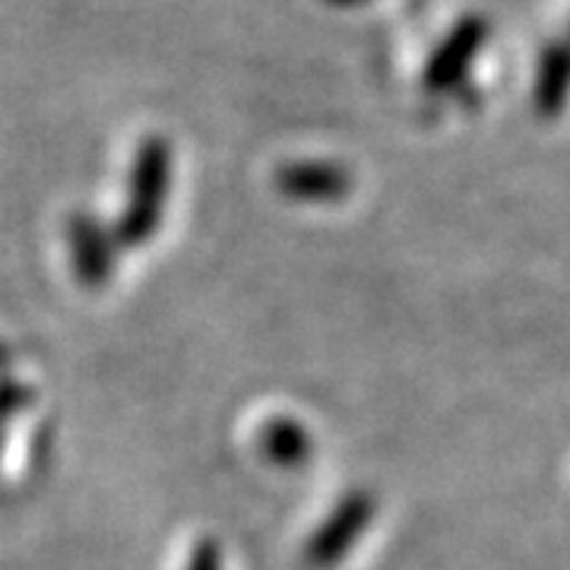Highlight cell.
<instances>
[{"label": "cell", "mask_w": 570, "mask_h": 570, "mask_svg": "<svg viewBox=\"0 0 570 570\" xmlns=\"http://www.w3.org/2000/svg\"><path fill=\"white\" fill-rule=\"evenodd\" d=\"M168 187H171V142L165 137H146L137 146L130 168L127 209L118 223L121 245H146L159 232Z\"/></svg>", "instance_id": "obj_1"}, {"label": "cell", "mask_w": 570, "mask_h": 570, "mask_svg": "<svg viewBox=\"0 0 570 570\" xmlns=\"http://www.w3.org/2000/svg\"><path fill=\"white\" fill-rule=\"evenodd\" d=\"M489 39V20L479 13H466L453 22L444 41L434 48L425 67V89L428 92H450L466 80L469 67L475 63L482 45Z\"/></svg>", "instance_id": "obj_2"}, {"label": "cell", "mask_w": 570, "mask_h": 570, "mask_svg": "<svg viewBox=\"0 0 570 570\" xmlns=\"http://www.w3.org/2000/svg\"><path fill=\"white\" fill-rule=\"evenodd\" d=\"M374 517V498L365 491H352L340 501V508L330 513L321 532L307 542V561L314 568H333L343 554H346L358 535L365 532V527Z\"/></svg>", "instance_id": "obj_3"}, {"label": "cell", "mask_w": 570, "mask_h": 570, "mask_svg": "<svg viewBox=\"0 0 570 570\" xmlns=\"http://www.w3.org/2000/svg\"><path fill=\"white\" fill-rule=\"evenodd\" d=\"M276 190L288 200H307V204H324V200H343L352 190V175L343 165L311 159V163H285L276 171Z\"/></svg>", "instance_id": "obj_4"}, {"label": "cell", "mask_w": 570, "mask_h": 570, "mask_svg": "<svg viewBox=\"0 0 570 570\" xmlns=\"http://www.w3.org/2000/svg\"><path fill=\"white\" fill-rule=\"evenodd\" d=\"M70 247H73V266L80 283L89 288H102L115 269V235L96 216L77 213L70 219Z\"/></svg>", "instance_id": "obj_5"}, {"label": "cell", "mask_w": 570, "mask_h": 570, "mask_svg": "<svg viewBox=\"0 0 570 570\" xmlns=\"http://www.w3.org/2000/svg\"><path fill=\"white\" fill-rule=\"evenodd\" d=\"M570 77V51L564 41H549L539 55L535 67V82H532V105L539 118H554L561 115L564 99H568Z\"/></svg>", "instance_id": "obj_6"}, {"label": "cell", "mask_w": 570, "mask_h": 570, "mask_svg": "<svg viewBox=\"0 0 570 570\" xmlns=\"http://www.w3.org/2000/svg\"><path fill=\"white\" fill-rule=\"evenodd\" d=\"M261 450L269 463L283 469L305 466L311 456V438L295 419H273L261 434Z\"/></svg>", "instance_id": "obj_7"}, {"label": "cell", "mask_w": 570, "mask_h": 570, "mask_svg": "<svg viewBox=\"0 0 570 570\" xmlns=\"http://www.w3.org/2000/svg\"><path fill=\"white\" fill-rule=\"evenodd\" d=\"M187 570H223V549L216 539H200L194 551H190V561Z\"/></svg>", "instance_id": "obj_8"}, {"label": "cell", "mask_w": 570, "mask_h": 570, "mask_svg": "<svg viewBox=\"0 0 570 570\" xmlns=\"http://www.w3.org/2000/svg\"><path fill=\"white\" fill-rule=\"evenodd\" d=\"M22 400H26V390L20 384H13V381H3L0 384V438H3V425L17 415V409L22 406Z\"/></svg>", "instance_id": "obj_9"}, {"label": "cell", "mask_w": 570, "mask_h": 570, "mask_svg": "<svg viewBox=\"0 0 570 570\" xmlns=\"http://www.w3.org/2000/svg\"><path fill=\"white\" fill-rule=\"evenodd\" d=\"M324 3H330V7H343V10H352V7H362V3H367V0H324Z\"/></svg>", "instance_id": "obj_10"}]
</instances>
